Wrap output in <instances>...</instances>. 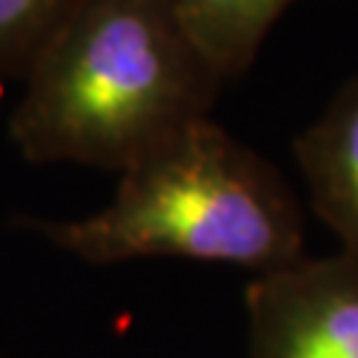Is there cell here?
I'll use <instances>...</instances> for the list:
<instances>
[{
  "mask_svg": "<svg viewBox=\"0 0 358 358\" xmlns=\"http://www.w3.org/2000/svg\"><path fill=\"white\" fill-rule=\"evenodd\" d=\"M220 88L176 0H83L27 75L8 136L35 165L122 173L210 117Z\"/></svg>",
  "mask_w": 358,
  "mask_h": 358,
  "instance_id": "obj_1",
  "label": "cell"
},
{
  "mask_svg": "<svg viewBox=\"0 0 358 358\" xmlns=\"http://www.w3.org/2000/svg\"><path fill=\"white\" fill-rule=\"evenodd\" d=\"M93 266L186 257L271 273L303 252V215L279 170L210 117L120 173L112 202L80 220L29 223Z\"/></svg>",
  "mask_w": 358,
  "mask_h": 358,
  "instance_id": "obj_2",
  "label": "cell"
},
{
  "mask_svg": "<svg viewBox=\"0 0 358 358\" xmlns=\"http://www.w3.org/2000/svg\"><path fill=\"white\" fill-rule=\"evenodd\" d=\"M250 358H358V260L300 257L247 284Z\"/></svg>",
  "mask_w": 358,
  "mask_h": 358,
  "instance_id": "obj_3",
  "label": "cell"
},
{
  "mask_svg": "<svg viewBox=\"0 0 358 358\" xmlns=\"http://www.w3.org/2000/svg\"><path fill=\"white\" fill-rule=\"evenodd\" d=\"M292 149L316 215L358 260V77L337 88Z\"/></svg>",
  "mask_w": 358,
  "mask_h": 358,
  "instance_id": "obj_4",
  "label": "cell"
},
{
  "mask_svg": "<svg viewBox=\"0 0 358 358\" xmlns=\"http://www.w3.org/2000/svg\"><path fill=\"white\" fill-rule=\"evenodd\" d=\"M289 3L292 0H176L192 40L223 83L255 62L273 22Z\"/></svg>",
  "mask_w": 358,
  "mask_h": 358,
  "instance_id": "obj_5",
  "label": "cell"
},
{
  "mask_svg": "<svg viewBox=\"0 0 358 358\" xmlns=\"http://www.w3.org/2000/svg\"><path fill=\"white\" fill-rule=\"evenodd\" d=\"M83 0H0V83H24Z\"/></svg>",
  "mask_w": 358,
  "mask_h": 358,
  "instance_id": "obj_6",
  "label": "cell"
}]
</instances>
